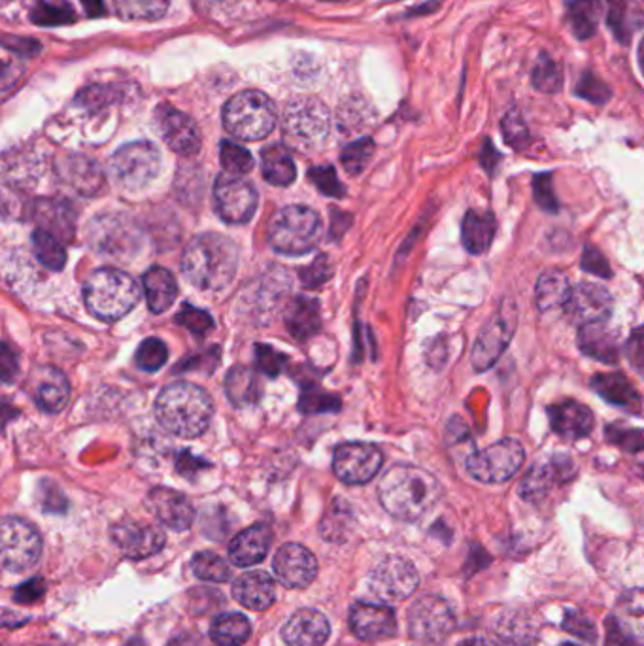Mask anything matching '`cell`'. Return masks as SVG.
<instances>
[{
    "mask_svg": "<svg viewBox=\"0 0 644 646\" xmlns=\"http://www.w3.org/2000/svg\"><path fill=\"white\" fill-rule=\"evenodd\" d=\"M571 293L568 274L565 272L552 271L542 272L541 279L536 285L537 309L541 312L552 311L558 306H563Z\"/></svg>",
    "mask_w": 644,
    "mask_h": 646,
    "instance_id": "cell-36",
    "label": "cell"
},
{
    "mask_svg": "<svg viewBox=\"0 0 644 646\" xmlns=\"http://www.w3.org/2000/svg\"><path fill=\"white\" fill-rule=\"evenodd\" d=\"M419 575L405 558H384L368 576V592L384 605L408 600L416 592Z\"/></svg>",
    "mask_w": 644,
    "mask_h": 646,
    "instance_id": "cell-12",
    "label": "cell"
},
{
    "mask_svg": "<svg viewBox=\"0 0 644 646\" xmlns=\"http://www.w3.org/2000/svg\"><path fill=\"white\" fill-rule=\"evenodd\" d=\"M256 363L263 375L278 376L288 363V357L267 344H258L256 346Z\"/></svg>",
    "mask_w": 644,
    "mask_h": 646,
    "instance_id": "cell-53",
    "label": "cell"
},
{
    "mask_svg": "<svg viewBox=\"0 0 644 646\" xmlns=\"http://www.w3.org/2000/svg\"><path fill=\"white\" fill-rule=\"evenodd\" d=\"M329 277H331V267H329L325 256H320L309 269H304L301 272V279H303L304 285L309 290H314L318 285H322L323 282H328Z\"/></svg>",
    "mask_w": 644,
    "mask_h": 646,
    "instance_id": "cell-58",
    "label": "cell"
},
{
    "mask_svg": "<svg viewBox=\"0 0 644 646\" xmlns=\"http://www.w3.org/2000/svg\"><path fill=\"white\" fill-rule=\"evenodd\" d=\"M42 594H44V584H42L40 579H37V581L25 582L23 586H20L13 597H15L18 602L29 603L37 602V600L42 597Z\"/></svg>",
    "mask_w": 644,
    "mask_h": 646,
    "instance_id": "cell-60",
    "label": "cell"
},
{
    "mask_svg": "<svg viewBox=\"0 0 644 646\" xmlns=\"http://www.w3.org/2000/svg\"><path fill=\"white\" fill-rule=\"evenodd\" d=\"M141 299L135 280L127 272L103 267L90 274L84 284L87 311L103 322H117L127 316Z\"/></svg>",
    "mask_w": 644,
    "mask_h": 646,
    "instance_id": "cell-4",
    "label": "cell"
},
{
    "mask_svg": "<svg viewBox=\"0 0 644 646\" xmlns=\"http://www.w3.org/2000/svg\"><path fill=\"white\" fill-rule=\"evenodd\" d=\"M214 202L221 220L239 226L250 221L251 216L258 210V191L250 181L224 173L218 176L214 186Z\"/></svg>",
    "mask_w": 644,
    "mask_h": 646,
    "instance_id": "cell-15",
    "label": "cell"
},
{
    "mask_svg": "<svg viewBox=\"0 0 644 646\" xmlns=\"http://www.w3.org/2000/svg\"><path fill=\"white\" fill-rule=\"evenodd\" d=\"M625 356L627 362L635 368V373L644 376V325L633 331L627 344H625Z\"/></svg>",
    "mask_w": 644,
    "mask_h": 646,
    "instance_id": "cell-57",
    "label": "cell"
},
{
    "mask_svg": "<svg viewBox=\"0 0 644 646\" xmlns=\"http://www.w3.org/2000/svg\"><path fill=\"white\" fill-rule=\"evenodd\" d=\"M149 511L170 530L186 531L195 520V509L191 501L170 488H155L148 493Z\"/></svg>",
    "mask_w": 644,
    "mask_h": 646,
    "instance_id": "cell-22",
    "label": "cell"
},
{
    "mask_svg": "<svg viewBox=\"0 0 644 646\" xmlns=\"http://www.w3.org/2000/svg\"><path fill=\"white\" fill-rule=\"evenodd\" d=\"M496 632L510 645L526 646L536 639L537 627L531 616L522 611H507L497 618Z\"/></svg>",
    "mask_w": 644,
    "mask_h": 646,
    "instance_id": "cell-39",
    "label": "cell"
},
{
    "mask_svg": "<svg viewBox=\"0 0 644 646\" xmlns=\"http://www.w3.org/2000/svg\"><path fill=\"white\" fill-rule=\"evenodd\" d=\"M110 168L122 188L136 191L157 178L162 170V154L154 144L131 143L117 149Z\"/></svg>",
    "mask_w": 644,
    "mask_h": 646,
    "instance_id": "cell-11",
    "label": "cell"
},
{
    "mask_svg": "<svg viewBox=\"0 0 644 646\" xmlns=\"http://www.w3.org/2000/svg\"><path fill=\"white\" fill-rule=\"evenodd\" d=\"M42 554V536L21 518L7 517L0 525V562L10 573L34 567Z\"/></svg>",
    "mask_w": 644,
    "mask_h": 646,
    "instance_id": "cell-10",
    "label": "cell"
},
{
    "mask_svg": "<svg viewBox=\"0 0 644 646\" xmlns=\"http://www.w3.org/2000/svg\"><path fill=\"white\" fill-rule=\"evenodd\" d=\"M384 454L368 442H342L333 454V472L344 485H367L381 471Z\"/></svg>",
    "mask_w": 644,
    "mask_h": 646,
    "instance_id": "cell-14",
    "label": "cell"
},
{
    "mask_svg": "<svg viewBox=\"0 0 644 646\" xmlns=\"http://www.w3.org/2000/svg\"><path fill=\"white\" fill-rule=\"evenodd\" d=\"M299 408L303 413H331V410H339L341 402L336 395H329L322 389L310 388L301 394V403Z\"/></svg>",
    "mask_w": 644,
    "mask_h": 646,
    "instance_id": "cell-49",
    "label": "cell"
},
{
    "mask_svg": "<svg viewBox=\"0 0 644 646\" xmlns=\"http://www.w3.org/2000/svg\"><path fill=\"white\" fill-rule=\"evenodd\" d=\"M502 136L505 140L515 149H522L528 146L529 131L523 117L516 111H510L501 122Z\"/></svg>",
    "mask_w": 644,
    "mask_h": 646,
    "instance_id": "cell-48",
    "label": "cell"
},
{
    "mask_svg": "<svg viewBox=\"0 0 644 646\" xmlns=\"http://www.w3.org/2000/svg\"><path fill=\"white\" fill-rule=\"evenodd\" d=\"M221 119L227 133L253 143L271 135L277 127V108L261 91H240L227 101Z\"/></svg>",
    "mask_w": 644,
    "mask_h": 646,
    "instance_id": "cell-5",
    "label": "cell"
},
{
    "mask_svg": "<svg viewBox=\"0 0 644 646\" xmlns=\"http://www.w3.org/2000/svg\"><path fill=\"white\" fill-rule=\"evenodd\" d=\"M592 389L614 407L627 408L633 413H637L641 408L637 389L633 388L632 382L620 373H601L593 376Z\"/></svg>",
    "mask_w": 644,
    "mask_h": 646,
    "instance_id": "cell-31",
    "label": "cell"
},
{
    "mask_svg": "<svg viewBox=\"0 0 644 646\" xmlns=\"http://www.w3.org/2000/svg\"><path fill=\"white\" fill-rule=\"evenodd\" d=\"M531 84L541 93H558L563 87L561 66L550 55L542 53L541 58L537 59L536 69L531 74Z\"/></svg>",
    "mask_w": 644,
    "mask_h": 646,
    "instance_id": "cell-42",
    "label": "cell"
},
{
    "mask_svg": "<svg viewBox=\"0 0 644 646\" xmlns=\"http://www.w3.org/2000/svg\"><path fill=\"white\" fill-rule=\"evenodd\" d=\"M458 646H497L491 640L484 639V637H469V639L461 640Z\"/></svg>",
    "mask_w": 644,
    "mask_h": 646,
    "instance_id": "cell-62",
    "label": "cell"
},
{
    "mask_svg": "<svg viewBox=\"0 0 644 646\" xmlns=\"http://www.w3.org/2000/svg\"><path fill=\"white\" fill-rule=\"evenodd\" d=\"M565 316L579 327L590 323L606 322L612 312L611 293L603 285L582 282L571 288L563 304Z\"/></svg>",
    "mask_w": 644,
    "mask_h": 646,
    "instance_id": "cell-18",
    "label": "cell"
},
{
    "mask_svg": "<svg viewBox=\"0 0 644 646\" xmlns=\"http://www.w3.org/2000/svg\"><path fill=\"white\" fill-rule=\"evenodd\" d=\"M577 466L565 454H555L552 458L542 459L529 469L520 485V496L529 503H539L550 491L568 485L574 479Z\"/></svg>",
    "mask_w": 644,
    "mask_h": 646,
    "instance_id": "cell-16",
    "label": "cell"
},
{
    "mask_svg": "<svg viewBox=\"0 0 644 646\" xmlns=\"http://www.w3.org/2000/svg\"><path fill=\"white\" fill-rule=\"evenodd\" d=\"M191 569H194L195 575L207 582H226L231 576V569L227 565L226 560L214 552H208V550L195 554L194 560H191Z\"/></svg>",
    "mask_w": 644,
    "mask_h": 646,
    "instance_id": "cell-43",
    "label": "cell"
},
{
    "mask_svg": "<svg viewBox=\"0 0 644 646\" xmlns=\"http://www.w3.org/2000/svg\"><path fill=\"white\" fill-rule=\"evenodd\" d=\"M408 634L429 645L445 643L456 627V616L450 605L438 595H424L408 608Z\"/></svg>",
    "mask_w": 644,
    "mask_h": 646,
    "instance_id": "cell-13",
    "label": "cell"
},
{
    "mask_svg": "<svg viewBox=\"0 0 644 646\" xmlns=\"http://www.w3.org/2000/svg\"><path fill=\"white\" fill-rule=\"evenodd\" d=\"M285 327L297 341H309L322 327L320 303L312 298H297L291 301L285 314Z\"/></svg>",
    "mask_w": 644,
    "mask_h": 646,
    "instance_id": "cell-32",
    "label": "cell"
},
{
    "mask_svg": "<svg viewBox=\"0 0 644 646\" xmlns=\"http://www.w3.org/2000/svg\"><path fill=\"white\" fill-rule=\"evenodd\" d=\"M155 123L168 148L184 157L199 154L200 131L197 123L170 104H162L155 112Z\"/></svg>",
    "mask_w": 644,
    "mask_h": 646,
    "instance_id": "cell-17",
    "label": "cell"
},
{
    "mask_svg": "<svg viewBox=\"0 0 644 646\" xmlns=\"http://www.w3.org/2000/svg\"><path fill=\"white\" fill-rule=\"evenodd\" d=\"M331 116L325 104L318 98L297 97L285 104L282 114V135L290 148L297 152H318L328 140Z\"/></svg>",
    "mask_w": 644,
    "mask_h": 646,
    "instance_id": "cell-6",
    "label": "cell"
},
{
    "mask_svg": "<svg viewBox=\"0 0 644 646\" xmlns=\"http://www.w3.org/2000/svg\"><path fill=\"white\" fill-rule=\"evenodd\" d=\"M167 357L168 350L165 343L155 336H149L136 350V367L143 368L146 373H155L167 363Z\"/></svg>",
    "mask_w": 644,
    "mask_h": 646,
    "instance_id": "cell-45",
    "label": "cell"
},
{
    "mask_svg": "<svg viewBox=\"0 0 644 646\" xmlns=\"http://www.w3.org/2000/svg\"><path fill=\"white\" fill-rule=\"evenodd\" d=\"M579 348L582 354L612 365L619 362V333L612 331L606 322L582 325L579 330Z\"/></svg>",
    "mask_w": 644,
    "mask_h": 646,
    "instance_id": "cell-27",
    "label": "cell"
},
{
    "mask_svg": "<svg viewBox=\"0 0 644 646\" xmlns=\"http://www.w3.org/2000/svg\"><path fill=\"white\" fill-rule=\"evenodd\" d=\"M272 533L267 525H251L232 539L229 558L237 567H251L263 562L271 549Z\"/></svg>",
    "mask_w": 644,
    "mask_h": 646,
    "instance_id": "cell-25",
    "label": "cell"
},
{
    "mask_svg": "<svg viewBox=\"0 0 644 646\" xmlns=\"http://www.w3.org/2000/svg\"><path fill=\"white\" fill-rule=\"evenodd\" d=\"M329 634L331 627L328 618L314 608L297 611L282 629L288 646H323L328 643Z\"/></svg>",
    "mask_w": 644,
    "mask_h": 646,
    "instance_id": "cell-24",
    "label": "cell"
},
{
    "mask_svg": "<svg viewBox=\"0 0 644 646\" xmlns=\"http://www.w3.org/2000/svg\"><path fill=\"white\" fill-rule=\"evenodd\" d=\"M611 618L625 637H630L633 643H644V588L625 592Z\"/></svg>",
    "mask_w": 644,
    "mask_h": 646,
    "instance_id": "cell-29",
    "label": "cell"
},
{
    "mask_svg": "<svg viewBox=\"0 0 644 646\" xmlns=\"http://www.w3.org/2000/svg\"><path fill=\"white\" fill-rule=\"evenodd\" d=\"M261 173L272 186L285 188L297 178V168L290 149L282 144H272L261 152Z\"/></svg>",
    "mask_w": 644,
    "mask_h": 646,
    "instance_id": "cell-34",
    "label": "cell"
},
{
    "mask_svg": "<svg viewBox=\"0 0 644 646\" xmlns=\"http://www.w3.org/2000/svg\"><path fill=\"white\" fill-rule=\"evenodd\" d=\"M560 646H579V645H573V643H563V645Z\"/></svg>",
    "mask_w": 644,
    "mask_h": 646,
    "instance_id": "cell-63",
    "label": "cell"
},
{
    "mask_svg": "<svg viewBox=\"0 0 644 646\" xmlns=\"http://www.w3.org/2000/svg\"><path fill=\"white\" fill-rule=\"evenodd\" d=\"M310 180L314 181V186L322 194L329 195V197H342L344 195V188H342L341 180L336 178L335 168L333 167L312 168L310 170Z\"/></svg>",
    "mask_w": 644,
    "mask_h": 646,
    "instance_id": "cell-55",
    "label": "cell"
},
{
    "mask_svg": "<svg viewBox=\"0 0 644 646\" xmlns=\"http://www.w3.org/2000/svg\"><path fill=\"white\" fill-rule=\"evenodd\" d=\"M37 405L48 414H58L69 405L71 399V384L66 376L55 367H42L37 382Z\"/></svg>",
    "mask_w": 644,
    "mask_h": 646,
    "instance_id": "cell-28",
    "label": "cell"
},
{
    "mask_svg": "<svg viewBox=\"0 0 644 646\" xmlns=\"http://www.w3.org/2000/svg\"><path fill=\"white\" fill-rule=\"evenodd\" d=\"M232 597L250 611H267L277 600L274 581L263 571L246 573L232 584Z\"/></svg>",
    "mask_w": 644,
    "mask_h": 646,
    "instance_id": "cell-26",
    "label": "cell"
},
{
    "mask_svg": "<svg viewBox=\"0 0 644 646\" xmlns=\"http://www.w3.org/2000/svg\"><path fill=\"white\" fill-rule=\"evenodd\" d=\"M580 267L584 271L590 272V274L600 277V279H611L612 277L611 267L606 263V259L603 258V253L598 248H593V246H586L584 248V253H582V259H580Z\"/></svg>",
    "mask_w": 644,
    "mask_h": 646,
    "instance_id": "cell-56",
    "label": "cell"
},
{
    "mask_svg": "<svg viewBox=\"0 0 644 646\" xmlns=\"http://www.w3.org/2000/svg\"><path fill=\"white\" fill-rule=\"evenodd\" d=\"M526 461V448L516 439L497 440L496 445L472 452L465 459V469L484 485H501L512 479Z\"/></svg>",
    "mask_w": 644,
    "mask_h": 646,
    "instance_id": "cell-8",
    "label": "cell"
},
{
    "mask_svg": "<svg viewBox=\"0 0 644 646\" xmlns=\"http://www.w3.org/2000/svg\"><path fill=\"white\" fill-rule=\"evenodd\" d=\"M170 0H114V7L125 21H157L165 18Z\"/></svg>",
    "mask_w": 644,
    "mask_h": 646,
    "instance_id": "cell-40",
    "label": "cell"
},
{
    "mask_svg": "<svg viewBox=\"0 0 644 646\" xmlns=\"http://www.w3.org/2000/svg\"><path fill=\"white\" fill-rule=\"evenodd\" d=\"M374 154V143L371 138H360L342 149L341 162L350 175H360L367 167Z\"/></svg>",
    "mask_w": 644,
    "mask_h": 646,
    "instance_id": "cell-47",
    "label": "cell"
},
{
    "mask_svg": "<svg viewBox=\"0 0 644 646\" xmlns=\"http://www.w3.org/2000/svg\"><path fill=\"white\" fill-rule=\"evenodd\" d=\"M272 569L285 588H307L318 575L316 558L303 544L297 543L284 544L278 550Z\"/></svg>",
    "mask_w": 644,
    "mask_h": 646,
    "instance_id": "cell-19",
    "label": "cell"
},
{
    "mask_svg": "<svg viewBox=\"0 0 644 646\" xmlns=\"http://www.w3.org/2000/svg\"><path fill=\"white\" fill-rule=\"evenodd\" d=\"M497 221L494 213L484 210H469L465 213L461 223V240L465 250L475 256L486 253L491 248V242L496 239Z\"/></svg>",
    "mask_w": 644,
    "mask_h": 646,
    "instance_id": "cell-30",
    "label": "cell"
},
{
    "mask_svg": "<svg viewBox=\"0 0 644 646\" xmlns=\"http://www.w3.org/2000/svg\"><path fill=\"white\" fill-rule=\"evenodd\" d=\"M176 322L191 331L195 336H205L214 327V320L208 312L195 309L191 304H184L180 314L176 316Z\"/></svg>",
    "mask_w": 644,
    "mask_h": 646,
    "instance_id": "cell-50",
    "label": "cell"
},
{
    "mask_svg": "<svg viewBox=\"0 0 644 646\" xmlns=\"http://www.w3.org/2000/svg\"><path fill=\"white\" fill-rule=\"evenodd\" d=\"M239 246L219 233L195 237L181 256V272L195 288L219 291L231 284L239 269Z\"/></svg>",
    "mask_w": 644,
    "mask_h": 646,
    "instance_id": "cell-2",
    "label": "cell"
},
{
    "mask_svg": "<svg viewBox=\"0 0 644 646\" xmlns=\"http://www.w3.org/2000/svg\"><path fill=\"white\" fill-rule=\"evenodd\" d=\"M480 157H482L484 167L490 170V175H494L497 163L501 162V156L497 154L496 148H494V144H486V148H484L482 156Z\"/></svg>",
    "mask_w": 644,
    "mask_h": 646,
    "instance_id": "cell-61",
    "label": "cell"
},
{
    "mask_svg": "<svg viewBox=\"0 0 644 646\" xmlns=\"http://www.w3.org/2000/svg\"><path fill=\"white\" fill-rule=\"evenodd\" d=\"M563 629H568L569 634L577 635L580 639L588 640V643H595L598 640V629L588 616L577 611H569L563 618Z\"/></svg>",
    "mask_w": 644,
    "mask_h": 646,
    "instance_id": "cell-54",
    "label": "cell"
},
{
    "mask_svg": "<svg viewBox=\"0 0 644 646\" xmlns=\"http://www.w3.org/2000/svg\"><path fill=\"white\" fill-rule=\"evenodd\" d=\"M350 627L361 640H381L397 632L394 608L373 603H355L350 611Z\"/></svg>",
    "mask_w": 644,
    "mask_h": 646,
    "instance_id": "cell-21",
    "label": "cell"
},
{
    "mask_svg": "<svg viewBox=\"0 0 644 646\" xmlns=\"http://www.w3.org/2000/svg\"><path fill=\"white\" fill-rule=\"evenodd\" d=\"M548 420L554 434L569 440L584 439L592 434L595 424L592 410L573 399L548 407Z\"/></svg>",
    "mask_w": 644,
    "mask_h": 646,
    "instance_id": "cell-23",
    "label": "cell"
},
{
    "mask_svg": "<svg viewBox=\"0 0 644 646\" xmlns=\"http://www.w3.org/2000/svg\"><path fill=\"white\" fill-rule=\"evenodd\" d=\"M533 197H536L537 207L542 208L544 212L555 213L560 210V202L555 197L552 175H539L533 178Z\"/></svg>",
    "mask_w": 644,
    "mask_h": 646,
    "instance_id": "cell-51",
    "label": "cell"
},
{
    "mask_svg": "<svg viewBox=\"0 0 644 646\" xmlns=\"http://www.w3.org/2000/svg\"><path fill=\"white\" fill-rule=\"evenodd\" d=\"M251 624L245 614L227 613L210 626V637L218 646H240L250 639Z\"/></svg>",
    "mask_w": 644,
    "mask_h": 646,
    "instance_id": "cell-37",
    "label": "cell"
},
{
    "mask_svg": "<svg viewBox=\"0 0 644 646\" xmlns=\"http://www.w3.org/2000/svg\"><path fill=\"white\" fill-rule=\"evenodd\" d=\"M33 252L40 263L50 271H61L65 267L66 252L55 235L37 229L33 233Z\"/></svg>",
    "mask_w": 644,
    "mask_h": 646,
    "instance_id": "cell-41",
    "label": "cell"
},
{
    "mask_svg": "<svg viewBox=\"0 0 644 646\" xmlns=\"http://www.w3.org/2000/svg\"><path fill=\"white\" fill-rule=\"evenodd\" d=\"M601 12L603 7L600 0H571L568 4V20L574 37L579 40L592 39L600 25Z\"/></svg>",
    "mask_w": 644,
    "mask_h": 646,
    "instance_id": "cell-38",
    "label": "cell"
},
{
    "mask_svg": "<svg viewBox=\"0 0 644 646\" xmlns=\"http://www.w3.org/2000/svg\"><path fill=\"white\" fill-rule=\"evenodd\" d=\"M322 235V220L307 207H285L278 210L269 227V242L277 252L303 256L316 248Z\"/></svg>",
    "mask_w": 644,
    "mask_h": 646,
    "instance_id": "cell-7",
    "label": "cell"
},
{
    "mask_svg": "<svg viewBox=\"0 0 644 646\" xmlns=\"http://www.w3.org/2000/svg\"><path fill=\"white\" fill-rule=\"evenodd\" d=\"M577 95L593 104H605L611 98V90L593 72H586L577 84Z\"/></svg>",
    "mask_w": 644,
    "mask_h": 646,
    "instance_id": "cell-52",
    "label": "cell"
},
{
    "mask_svg": "<svg viewBox=\"0 0 644 646\" xmlns=\"http://www.w3.org/2000/svg\"><path fill=\"white\" fill-rule=\"evenodd\" d=\"M443 498V486L432 472L414 466H395L382 477L378 499L389 514L405 522L426 517Z\"/></svg>",
    "mask_w": 644,
    "mask_h": 646,
    "instance_id": "cell-1",
    "label": "cell"
},
{
    "mask_svg": "<svg viewBox=\"0 0 644 646\" xmlns=\"http://www.w3.org/2000/svg\"><path fill=\"white\" fill-rule=\"evenodd\" d=\"M609 7H611L609 25H611V29H614V33H616L620 40L627 39L624 34V13L627 10V0H609Z\"/></svg>",
    "mask_w": 644,
    "mask_h": 646,
    "instance_id": "cell-59",
    "label": "cell"
},
{
    "mask_svg": "<svg viewBox=\"0 0 644 646\" xmlns=\"http://www.w3.org/2000/svg\"><path fill=\"white\" fill-rule=\"evenodd\" d=\"M227 397L237 407H248L259 402L263 394L258 375L248 367H232L226 378Z\"/></svg>",
    "mask_w": 644,
    "mask_h": 646,
    "instance_id": "cell-35",
    "label": "cell"
},
{
    "mask_svg": "<svg viewBox=\"0 0 644 646\" xmlns=\"http://www.w3.org/2000/svg\"><path fill=\"white\" fill-rule=\"evenodd\" d=\"M605 437L611 445L619 446L625 452L635 454L644 450V429H638V427L612 424V426H606Z\"/></svg>",
    "mask_w": 644,
    "mask_h": 646,
    "instance_id": "cell-46",
    "label": "cell"
},
{
    "mask_svg": "<svg viewBox=\"0 0 644 646\" xmlns=\"http://www.w3.org/2000/svg\"><path fill=\"white\" fill-rule=\"evenodd\" d=\"M219 162L226 173L235 176L246 175L253 168V157L250 152L231 140L219 144Z\"/></svg>",
    "mask_w": 644,
    "mask_h": 646,
    "instance_id": "cell-44",
    "label": "cell"
},
{
    "mask_svg": "<svg viewBox=\"0 0 644 646\" xmlns=\"http://www.w3.org/2000/svg\"><path fill=\"white\" fill-rule=\"evenodd\" d=\"M155 414L168 434L195 439L205 434L212 421V397L197 384L176 382L157 397Z\"/></svg>",
    "mask_w": 644,
    "mask_h": 646,
    "instance_id": "cell-3",
    "label": "cell"
},
{
    "mask_svg": "<svg viewBox=\"0 0 644 646\" xmlns=\"http://www.w3.org/2000/svg\"><path fill=\"white\" fill-rule=\"evenodd\" d=\"M516 325H518L516 304L510 299H505L501 306L497 309L496 316L484 325L475 341L472 354H470V363L475 371L484 373L499 362V357L505 354V350L515 336Z\"/></svg>",
    "mask_w": 644,
    "mask_h": 646,
    "instance_id": "cell-9",
    "label": "cell"
},
{
    "mask_svg": "<svg viewBox=\"0 0 644 646\" xmlns=\"http://www.w3.org/2000/svg\"><path fill=\"white\" fill-rule=\"evenodd\" d=\"M112 541L122 550L123 556L144 560L162 552L167 543V536L157 525L122 522L112 528Z\"/></svg>",
    "mask_w": 644,
    "mask_h": 646,
    "instance_id": "cell-20",
    "label": "cell"
},
{
    "mask_svg": "<svg viewBox=\"0 0 644 646\" xmlns=\"http://www.w3.org/2000/svg\"><path fill=\"white\" fill-rule=\"evenodd\" d=\"M144 290L148 298L149 311L154 314H162L170 309L178 298V284L175 277L163 267H154L144 274Z\"/></svg>",
    "mask_w": 644,
    "mask_h": 646,
    "instance_id": "cell-33",
    "label": "cell"
}]
</instances>
